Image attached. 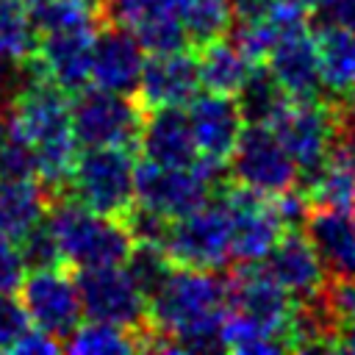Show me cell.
Here are the masks:
<instances>
[{"label":"cell","instance_id":"obj_1","mask_svg":"<svg viewBox=\"0 0 355 355\" xmlns=\"http://www.w3.org/2000/svg\"><path fill=\"white\" fill-rule=\"evenodd\" d=\"M227 313V283L211 269L172 266L147 300L141 349L147 352H208L222 349V319Z\"/></svg>","mask_w":355,"mask_h":355},{"label":"cell","instance_id":"obj_2","mask_svg":"<svg viewBox=\"0 0 355 355\" xmlns=\"http://www.w3.org/2000/svg\"><path fill=\"white\" fill-rule=\"evenodd\" d=\"M47 222L55 233L64 263L72 269L122 263L133 247V239L119 216L97 214L69 197H55L50 202Z\"/></svg>","mask_w":355,"mask_h":355},{"label":"cell","instance_id":"obj_3","mask_svg":"<svg viewBox=\"0 0 355 355\" xmlns=\"http://www.w3.org/2000/svg\"><path fill=\"white\" fill-rule=\"evenodd\" d=\"M227 175V164L197 155L186 166H164L144 161L133 172V202L161 214L166 219H178L211 200L216 189H222Z\"/></svg>","mask_w":355,"mask_h":355},{"label":"cell","instance_id":"obj_4","mask_svg":"<svg viewBox=\"0 0 355 355\" xmlns=\"http://www.w3.org/2000/svg\"><path fill=\"white\" fill-rule=\"evenodd\" d=\"M133 150L125 147H86L78 153L67 189L61 197H69L97 214L125 216L133 205Z\"/></svg>","mask_w":355,"mask_h":355},{"label":"cell","instance_id":"obj_5","mask_svg":"<svg viewBox=\"0 0 355 355\" xmlns=\"http://www.w3.org/2000/svg\"><path fill=\"white\" fill-rule=\"evenodd\" d=\"M144 108L122 92L83 86L69 103V125L78 147H139Z\"/></svg>","mask_w":355,"mask_h":355},{"label":"cell","instance_id":"obj_6","mask_svg":"<svg viewBox=\"0 0 355 355\" xmlns=\"http://www.w3.org/2000/svg\"><path fill=\"white\" fill-rule=\"evenodd\" d=\"M164 252L175 266L219 272L233 258L230 222L222 200H208L205 205L172 219L164 239Z\"/></svg>","mask_w":355,"mask_h":355},{"label":"cell","instance_id":"obj_7","mask_svg":"<svg viewBox=\"0 0 355 355\" xmlns=\"http://www.w3.org/2000/svg\"><path fill=\"white\" fill-rule=\"evenodd\" d=\"M338 128V105L327 100H291L283 116L272 125L286 153L297 166V183L305 186L333 150Z\"/></svg>","mask_w":355,"mask_h":355},{"label":"cell","instance_id":"obj_8","mask_svg":"<svg viewBox=\"0 0 355 355\" xmlns=\"http://www.w3.org/2000/svg\"><path fill=\"white\" fill-rule=\"evenodd\" d=\"M227 175L263 197H275L297 186V166L277 133L266 125H244L227 155Z\"/></svg>","mask_w":355,"mask_h":355},{"label":"cell","instance_id":"obj_9","mask_svg":"<svg viewBox=\"0 0 355 355\" xmlns=\"http://www.w3.org/2000/svg\"><path fill=\"white\" fill-rule=\"evenodd\" d=\"M17 291H19L17 300L22 302L28 322L58 338L64 347V338L75 330V324L83 316L75 275L67 269V263L31 269L28 275H22Z\"/></svg>","mask_w":355,"mask_h":355},{"label":"cell","instance_id":"obj_10","mask_svg":"<svg viewBox=\"0 0 355 355\" xmlns=\"http://www.w3.org/2000/svg\"><path fill=\"white\" fill-rule=\"evenodd\" d=\"M75 286L80 311L89 319L128 330H141L147 324V300L136 288L122 263L78 269Z\"/></svg>","mask_w":355,"mask_h":355},{"label":"cell","instance_id":"obj_11","mask_svg":"<svg viewBox=\"0 0 355 355\" xmlns=\"http://www.w3.org/2000/svg\"><path fill=\"white\" fill-rule=\"evenodd\" d=\"M230 222V250L239 261H263L275 241L283 236V225L275 214L272 197L250 191L244 186H230L222 200Z\"/></svg>","mask_w":355,"mask_h":355},{"label":"cell","instance_id":"obj_12","mask_svg":"<svg viewBox=\"0 0 355 355\" xmlns=\"http://www.w3.org/2000/svg\"><path fill=\"white\" fill-rule=\"evenodd\" d=\"M227 283V311L269 324L286 336L291 316V294L261 266V261H241V266L225 280Z\"/></svg>","mask_w":355,"mask_h":355},{"label":"cell","instance_id":"obj_13","mask_svg":"<svg viewBox=\"0 0 355 355\" xmlns=\"http://www.w3.org/2000/svg\"><path fill=\"white\" fill-rule=\"evenodd\" d=\"M144 58H147L144 47L139 44V39L130 28L116 25V22H105V28L92 36L89 78L100 89L133 94Z\"/></svg>","mask_w":355,"mask_h":355},{"label":"cell","instance_id":"obj_14","mask_svg":"<svg viewBox=\"0 0 355 355\" xmlns=\"http://www.w3.org/2000/svg\"><path fill=\"white\" fill-rule=\"evenodd\" d=\"M200 89L197 58L189 50L175 53H150L141 64V75L136 83V100L144 111L164 105H186Z\"/></svg>","mask_w":355,"mask_h":355},{"label":"cell","instance_id":"obj_15","mask_svg":"<svg viewBox=\"0 0 355 355\" xmlns=\"http://www.w3.org/2000/svg\"><path fill=\"white\" fill-rule=\"evenodd\" d=\"M266 67L291 100H319L324 94L311 25L280 33L266 55Z\"/></svg>","mask_w":355,"mask_h":355},{"label":"cell","instance_id":"obj_16","mask_svg":"<svg viewBox=\"0 0 355 355\" xmlns=\"http://www.w3.org/2000/svg\"><path fill=\"white\" fill-rule=\"evenodd\" d=\"M186 116H189L197 155L227 164V155L236 147L239 133L244 128V116L236 105V97L216 94V92L194 94L189 100Z\"/></svg>","mask_w":355,"mask_h":355},{"label":"cell","instance_id":"obj_17","mask_svg":"<svg viewBox=\"0 0 355 355\" xmlns=\"http://www.w3.org/2000/svg\"><path fill=\"white\" fill-rule=\"evenodd\" d=\"M324 277H355V211L352 208H311L305 222Z\"/></svg>","mask_w":355,"mask_h":355},{"label":"cell","instance_id":"obj_18","mask_svg":"<svg viewBox=\"0 0 355 355\" xmlns=\"http://www.w3.org/2000/svg\"><path fill=\"white\" fill-rule=\"evenodd\" d=\"M92 28H75V31H53L36 36V58L44 67V75L64 89L67 94L80 92L92 83L89 67H92Z\"/></svg>","mask_w":355,"mask_h":355},{"label":"cell","instance_id":"obj_19","mask_svg":"<svg viewBox=\"0 0 355 355\" xmlns=\"http://www.w3.org/2000/svg\"><path fill=\"white\" fill-rule=\"evenodd\" d=\"M139 147L144 161L164 166H186L197 158L194 136L189 128V116L180 105H164L144 111Z\"/></svg>","mask_w":355,"mask_h":355},{"label":"cell","instance_id":"obj_20","mask_svg":"<svg viewBox=\"0 0 355 355\" xmlns=\"http://www.w3.org/2000/svg\"><path fill=\"white\" fill-rule=\"evenodd\" d=\"M263 261H266L263 263L266 272L294 300H308V297L319 294V288L324 283V269H322L311 241L300 230H283V236L275 241V247L269 250V255Z\"/></svg>","mask_w":355,"mask_h":355},{"label":"cell","instance_id":"obj_21","mask_svg":"<svg viewBox=\"0 0 355 355\" xmlns=\"http://www.w3.org/2000/svg\"><path fill=\"white\" fill-rule=\"evenodd\" d=\"M53 194L39 178L0 180V233L19 241L39 219L47 216Z\"/></svg>","mask_w":355,"mask_h":355},{"label":"cell","instance_id":"obj_22","mask_svg":"<svg viewBox=\"0 0 355 355\" xmlns=\"http://www.w3.org/2000/svg\"><path fill=\"white\" fill-rule=\"evenodd\" d=\"M316 53H319V78L327 94L344 97L355 86V31L330 22L322 25L316 33Z\"/></svg>","mask_w":355,"mask_h":355},{"label":"cell","instance_id":"obj_23","mask_svg":"<svg viewBox=\"0 0 355 355\" xmlns=\"http://www.w3.org/2000/svg\"><path fill=\"white\" fill-rule=\"evenodd\" d=\"M194 58H197L200 86L216 94H236L247 72L252 69V61L236 47V42L222 36L200 44V53Z\"/></svg>","mask_w":355,"mask_h":355},{"label":"cell","instance_id":"obj_24","mask_svg":"<svg viewBox=\"0 0 355 355\" xmlns=\"http://www.w3.org/2000/svg\"><path fill=\"white\" fill-rule=\"evenodd\" d=\"M236 94H239L236 105L244 116V125L272 128L283 116V111L291 105V97L283 92L277 78L269 72V67H261V64H252V69L247 72Z\"/></svg>","mask_w":355,"mask_h":355},{"label":"cell","instance_id":"obj_25","mask_svg":"<svg viewBox=\"0 0 355 355\" xmlns=\"http://www.w3.org/2000/svg\"><path fill=\"white\" fill-rule=\"evenodd\" d=\"M144 53H175L189 50V36L180 22L178 0H153L150 8L130 25Z\"/></svg>","mask_w":355,"mask_h":355},{"label":"cell","instance_id":"obj_26","mask_svg":"<svg viewBox=\"0 0 355 355\" xmlns=\"http://www.w3.org/2000/svg\"><path fill=\"white\" fill-rule=\"evenodd\" d=\"M64 349L75 355H119L141 349V330L116 327L108 322L89 319L86 324H75V330L64 338Z\"/></svg>","mask_w":355,"mask_h":355},{"label":"cell","instance_id":"obj_27","mask_svg":"<svg viewBox=\"0 0 355 355\" xmlns=\"http://www.w3.org/2000/svg\"><path fill=\"white\" fill-rule=\"evenodd\" d=\"M222 349L239 355H275L288 349V341L280 330L227 311L222 319Z\"/></svg>","mask_w":355,"mask_h":355},{"label":"cell","instance_id":"obj_28","mask_svg":"<svg viewBox=\"0 0 355 355\" xmlns=\"http://www.w3.org/2000/svg\"><path fill=\"white\" fill-rule=\"evenodd\" d=\"M178 8L186 36L197 47L222 36L233 19L227 0H178Z\"/></svg>","mask_w":355,"mask_h":355},{"label":"cell","instance_id":"obj_29","mask_svg":"<svg viewBox=\"0 0 355 355\" xmlns=\"http://www.w3.org/2000/svg\"><path fill=\"white\" fill-rule=\"evenodd\" d=\"M36 47L28 6L19 0H0V58L22 61Z\"/></svg>","mask_w":355,"mask_h":355},{"label":"cell","instance_id":"obj_30","mask_svg":"<svg viewBox=\"0 0 355 355\" xmlns=\"http://www.w3.org/2000/svg\"><path fill=\"white\" fill-rule=\"evenodd\" d=\"M122 263H125V272L130 275V280L136 283V288L144 294V300H150L158 291V286L166 280V275L175 266L166 258V252L153 244H133Z\"/></svg>","mask_w":355,"mask_h":355},{"label":"cell","instance_id":"obj_31","mask_svg":"<svg viewBox=\"0 0 355 355\" xmlns=\"http://www.w3.org/2000/svg\"><path fill=\"white\" fill-rule=\"evenodd\" d=\"M36 178V155L31 141L6 122L0 133V180H28Z\"/></svg>","mask_w":355,"mask_h":355},{"label":"cell","instance_id":"obj_32","mask_svg":"<svg viewBox=\"0 0 355 355\" xmlns=\"http://www.w3.org/2000/svg\"><path fill=\"white\" fill-rule=\"evenodd\" d=\"M19 255H22V263L25 269H44V266H61L64 258H61V250H58V241H55V233L44 219H39L19 241Z\"/></svg>","mask_w":355,"mask_h":355},{"label":"cell","instance_id":"obj_33","mask_svg":"<svg viewBox=\"0 0 355 355\" xmlns=\"http://www.w3.org/2000/svg\"><path fill=\"white\" fill-rule=\"evenodd\" d=\"M319 302L333 327L355 322V277H330L319 288Z\"/></svg>","mask_w":355,"mask_h":355},{"label":"cell","instance_id":"obj_34","mask_svg":"<svg viewBox=\"0 0 355 355\" xmlns=\"http://www.w3.org/2000/svg\"><path fill=\"white\" fill-rule=\"evenodd\" d=\"M22 275H25V263H22L17 241L0 233V291L14 294Z\"/></svg>","mask_w":355,"mask_h":355},{"label":"cell","instance_id":"obj_35","mask_svg":"<svg viewBox=\"0 0 355 355\" xmlns=\"http://www.w3.org/2000/svg\"><path fill=\"white\" fill-rule=\"evenodd\" d=\"M64 347H61V341L58 338H53L50 333H44V330H39V327H28L14 344H11V349L8 352H19V355H53V352H61Z\"/></svg>","mask_w":355,"mask_h":355},{"label":"cell","instance_id":"obj_36","mask_svg":"<svg viewBox=\"0 0 355 355\" xmlns=\"http://www.w3.org/2000/svg\"><path fill=\"white\" fill-rule=\"evenodd\" d=\"M150 3L153 0H105L103 22H116V25L130 28L150 8Z\"/></svg>","mask_w":355,"mask_h":355},{"label":"cell","instance_id":"obj_37","mask_svg":"<svg viewBox=\"0 0 355 355\" xmlns=\"http://www.w3.org/2000/svg\"><path fill=\"white\" fill-rule=\"evenodd\" d=\"M275 0H227L230 14L239 22H252V19H263L269 14Z\"/></svg>","mask_w":355,"mask_h":355},{"label":"cell","instance_id":"obj_38","mask_svg":"<svg viewBox=\"0 0 355 355\" xmlns=\"http://www.w3.org/2000/svg\"><path fill=\"white\" fill-rule=\"evenodd\" d=\"M324 8L330 11L333 22H338V25L355 31V0H327Z\"/></svg>","mask_w":355,"mask_h":355},{"label":"cell","instance_id":"obj_39","mask_svg":"<svg viewBox=\"0 0 355 355\" xmlns=\"http://www.w3.org/2000/svg\"><path fill=\"white\" fill-rule=\"evenodd\" d=\"M72 3H78V6H83L86 11H92L100 22H103V8H105V0H72Z\"/></svg>","mask_w":355,"mask_h":355},{"label":"cell","instance_id":"obj_40","mask_svg":"<svg viewBox=\"0 0 355 355\" xmlns=\"http://www.w3.org/2000/svg\"><path fill=\"white\" fill-rule=\"evenodd\" d=\"M300 3H302L308 11H319V8H324V6H327V0H300Z\"/></svg>","mask_w":355,"mask_h":355},{"label":"cell","instance_id":"obj_41","mask_svg":"<svg viewBox=\"0 0 355 355\" xmlns=\"http://www.w3.org/2000/svg\"><path fill=\"white\" fill-rule=\"evenodd\" d=\"M349 94H352V103H349V108L355 111V86H352V92H349Z\"/></svg>","mask_w":355,"mask_h":355},{"label":"cell","instance_id":"obj_42","mask_svg":"<svg viewBox=\"0 0 355 355\" xmlns=\"http://www.w3.org/2000/svg\"><path fill=\"white\" fill-rule=\"evenodd\" d=\"M19 3H25V6H33V3H39V0H19Z\"/></svg>","mask_w":355,"mask_h":355},{"label":"cell","instance_id":"obj_43","mask_svg":"<svg viewBox=\"0 0 355 355\" xmlns=\"http://www.w3.org/2000/svg\"><path fill=\"white\" fill-rule=\"evenodd\" d=\"M352 205H355V200H352Z\"/></svg>","mask_w":355,"mask_h":355}]
</instances>
